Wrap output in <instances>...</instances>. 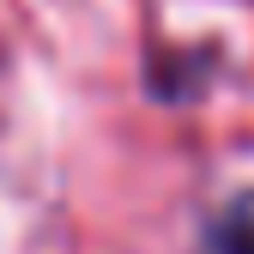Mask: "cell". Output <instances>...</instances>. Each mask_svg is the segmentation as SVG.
I'll return each instance as SVG.
<instances>
[{
	"mask_svg": "<svg viewBox=\"0 0 254 254\" xmlns=\"http://www.w3.org/2000/svg\"><path fill=\"white\" fill-rule=\"evenodd\" d=\"M200 254H254V188H248V194H236V200L206 224Z\"/></svg>",
	"mask_w": 254,
	"mask_h": 254,
	"instance_id": "cell-1",
	"label": "cell"
}]
</instances>
